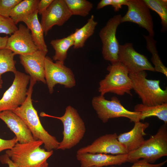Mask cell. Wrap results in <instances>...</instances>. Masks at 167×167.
Returning a JSON list of instances; mask_svg holds the SVG:
<instances>
[{
	"instance_id": "5bb4252c",
	"label": "cell",
	"mask_w": 167,
	"mask_h": 167,
	"mask_svg": "<svg viewBox=\"0 0 167 167\" xmlns=\"http://www.w3.org/2000/svg\"><path fill=\"white\" fill-rule=\"evenodd\" d=\"M72 16L64 0H53L41 15V24L45 35L54 26H62Z\"/></svg>"
},
{
	"instance_id": "4dcf8cb0",
	"label": "cell",
	"mask_w": 167,
	"mask_h": 167,
	"mask_svg": "<svg viewBox=\"0 0 167 167\" xmlns=\"http://www.w3.org/2000/svg\"><path fill=\"white\" fill-rule=\"evenodd\" d=\"M18 142L15 136L10 140H5L0 138V152L4 150L11 149Z\"/></svg>"
},
{
	"instance_id": "e575fe53",
	"label": "cell",
	"mask_w": 167,
	"mask_h": 167,
	"mask_svg": "<svg viewBox=\"0 0 167 167\" xmlns=\"http://www.w3.org/2000/svg\"><path fill=\"white\" fill-rule=\"evenodd\" d=\"M128 0H112L111 5L115 11H118L122 5H126Z\"/></svg>"
},
{
	"instance_id": "6da1fadb",
	"label": "cell",
	"mask_w": 167,
	"mask_h": 167,
	"mask_svg": "<svg viewBox=\"0 0 167 167\" xmlns=\"http://www.w3.org/2000/svg\"><path fill=\"white\" fill-rule=\"evenodd\" d=\"M30 84L28 91L27 98L24 102L13 111L24 121L31 131L35 140L42 141L46 151H50L57 149L59 144L56 138L51 135L46 131L42 125L34 107L31 98L33 87L36 81L30 79Z\"/></svg>"
},
{
	"instance_id": "ba28073f",
	"label": "cell",
	"mask_w": 167,
	"mask_h": 167,
	"mask_svg": "<svg viewBox=\"0 0 167 167\" xmlns=\"http://www.w3.org/2000/svg\"><path fill=\"white\" fill-rule=\"evenodd\" d=\"M14 74L15 78L12 85L0 99V112L13 111L21 105L27 98V87L30 80L29 75L19 71Z\"/></svg>"
},
{
	"instance_id": "f1b7e54d",
	"label": "cell",
	"mask_w": 167,
	"mask_h": 167,
	"mask_svg": "<svg viewBox=\"0 0 167 167\" xmlns=\"http://www.w3.org/2000/svg\"><path fill=\"white\" fill-rule=\"evenodd\" d=\"M18 28L10 17L0 15V34L11 35L18 30Z\"/></svg>"
},
{
	"instance_id": "4316f807",
	"label": "cell",
	"mask_w": 167,
	"mask_h": 167,
	"mask_svg": "<svg viewBox=\"0 0 167 167\" xmlns=\"http://www.w3.org/2000/svg\"><path fill=\"white\" fill-rule=\"evenodd\" d=\"M72 15L85 17L88 15L93 4L87 0H64Z\"/></svg>"
},
{
	"instance_id": "4fadbf2b",
	"label": "cell",
	"mask_w": 167,
	"mask_h": 167,
	"mask_svg": "<svg viewBox=\"0 0 167 167\" xmlns=\"http://www.w3.org/2000/svg\"><path fill=\"white\" fill-rule=\"evenodd\" d=\"M116 133L107 134L100 136L91 144L81 148L77 154L88 153L92 154H126L128 152L118 139Z\"/></svg>"
},
{
	"instance_id": "2e32d148",
	"label": "cell",
	"mask_w": 167,
	"mask_h": 167,
	"mask_svg": "<svg viewBox=\"0 0 167 167\" xmlns=\"http://www.w3.org/2000/svg\"><path fill=\"white\" fill-rule=\"evenodd\" d=\"M48 52L38 50L29 54L19 55L21 64L30 78L46 84L45 79V60Z\"/></svg>"
},
{
	"instance_id": "1f68e13d",
	"label": "cell",
	"mask_w": 167,
	"mask_h": 167,
	"mask_svg": "<svg viewBox=\"0 0 167 167\" xmlns=\"http://www.w3.org/2000/svg\"><path fill=\"white\" fill-rule=\"evenodd\" d=\"M167 162V160L157 164H151L147 163L142 160H139L134 163L130 167H162ZM111 167H115L112 166Z\"/></svg>"
},
{
	"instance_id": "f35d334b",
	"label": "cell",
	"mask_w": 167,
	"mask_h": 167,
	"mask_svg": "<svg viewBox=\"0 0 167 167\" xmlns=\"http://www.w3.org/2000/svg\"><path fill=\"white\" fill-rule=\"evenodd\" d=\"M91 167H98V166H92Z\"/></svg>"
},
{
	"instance_id": "484cf974",
	"label": "cell",
	"mask_w": 167,
	"mask_h": 167,
	"mask_svg": "<svg viewBox=\"0 0 167 167\" xmlns=\"http://www.w3.org/2000/svg\"><path fill=\"white\" fill-rule=\"evenodd\" d=\"M148 7L156 12L161 19V32H164L167 29V0H143Z\"/></svg>"
},
{
	"instance_id": "8d00e7d4",
	"label": "cell",
	"mask_w": 167,
	"mask_h": 167,
	"mask_svg": "<svg viewBox=\"0 0 167 167\" xmlns=\"http://www.w3.org/2000/svg\"><path fill=\"white\" fill-rule=\"evenodd\" d=\"M8 38L7 36L4 37L0 36V49L5 48Z\"/></svg>"
},
{
	"instance_id": "ffe728a7",
	"label": "cell",
	"mask_w": 167,
	"mask_h": 167,
	"mask_svg": "<svg viewBox=\"0 0 167 167\" xmlns=\"http://www.w3.org/2000/svg\"><path fill=\"white\" fill-rule=\"evenodd\" d=\"M37 10L23 21L29 29L32 40L39 50L48 52L44 38V32L38 17Z\"/></svg>"
},
{
	"instance_id": "d6a6232c",
	"label": "cell",
	"mask_w": 167,
	"mask_h": 167,
	"mask_svg": "<svg viewBox=\"0 0 167 167\" xmlns=\"http://www.w3.org/2000/svg\"><path fill=\"white\" fill-rule=\"evenodd\" d=\"M53 0H41L38 3L37 11L38 14L41 15L48 7Z\"/></svg>"
},
{
	"instance_id": "ac0fdd59",
	"label": "cell",
	"mask_w": 167,
	"mask_h": 167,
	"mask_svg": "<svg viewBox=\"0 0 167 167\" xmlns=\"http://www.w3.org/2000/svg\"><path fill=\"white\" fill-rule=\"evenodd\" d=\"M0 119L15 134L19 143H25L35 140L31 131L23 120L12 111L0 112Z\"/></svg>"
},
{
	"instance_id": "83f0119b",
	"label": "cell",
	"mask_w": 167,
	"mask_h": 167,
	"mask_svg": "<svg viewBox=\"0 0 167 167\" xmlns=\"http://www.w3.org/2000/svg\"><path fill=\"white\" fill-rule=\"evenodd\" d=\"M15 55L7 49H0V79H2L3 74L7 72L15 74L17 71L15 66L16 61L14 60Z\"/></svg>"
},
{
	"instance_id": "7402d4cb",
	"label": "cell",
	"mask_w": 167,
	"mask_h": 167,
	"mask_svg": "<svg viewBox=\"0 0 167 167\" xmlns=\"http://www.w3.org/2000/svg\"><path fill=\"white\" fill-rule=\"evenodd\" d=\"M134 111L140 113V120L155 116L164 121V124H167V103L152 106L138 104L135 106Z\"/></svg>"
},
{
	"instance_id": "3957f363",
	"label": "cell",
	"mask_w": 167,
	"mask_h": 167,
	"mask_svg": "<svg viewBox=\"0 0 167 167\" xmlns=\"http://www.w3.org/2000/svg\"><path fill=\"white\" fill-rule=\"evenodd\" d=\"M40 115L56 118L62 122L63 138L57 149H71L79 143L84 136L86 130L84 122L77 110L70 105L66 107L64 114L61 117L50 115L43 112Z\"/></svg>"
},
{
	"instance_id": "8fae6325",
	"label": "cell",
	"mask_w": 167,
	"mask_h": 167,
	"mask_svg": "<svg viewBox=\"0 0 167 167\" xmlns=\"http://www.w3.org/2000/svg\"><path fill=\"white\" fill-rule=\"evenodd\" d=\"M128 10L121 19V23L131 22L145 29L149 35H155L152 18L150 9L143 0H128Z\"/></svg>"
},
{
	"instance_id": "52a82bcc",
	"label": "cell",
	"mask_w": 167,
	"mask_h": 167,
	"mask_svg": "<svg viewBox=\"0 0 167 167\" xmlns=\"http://www.w3.org/2000/svg\"><path fill=\"white\" fill-rule=\"evenodd\" d=\"M92 103L98 118L104 123L108 122L110 119L121 117L129 118L131 122L134 123L140 120L139 112L127 109L116 96L108 100L104 96H95L93 98Z\"/></svg>"
},
{
	"instance_id": "8992f818",
	"label": "cell",
	"mask_w": 167,
	"mask_h": 167,
	"mask_svg": "<svg viewBox=\"0 0 167 167\" xmlns=\"http://www.w3.org/2000/svg\"><path fill=\"white\" fill-rule=\"evenodd\" d=\"M107 70L109 74L99 83L100 95L111 92L119 96L126 93L132 96V83L126 67L118 61L109 65Z\"/></svg>"
},
{
	"instance_id": "7a4b0ae2",
	"label": "cell",
	"mask_w": 167,
	"mask_h": 167,
	"mask_svg": "<svg viewBox=\"0 0 167 167\" xmlns=\"http://www.w3.org/2000/svg\"><path fill=\"white\" fill-rule=\"evenodd\" d=\"M43 144L39 140L25 143L18 142L5 152L19 167H48L47 160L53 154V151L41 148Z\"/></svg>"
},
{
	"instance_id": "836d02e7",
	"label": "cell",
	"mask_w": 167,
	"mask_h": 167,
	"mask_svg": "<svg viewBox=\"0 0 167 167\" xmlns=\"http://www.w3.org/2000/svg\"><path fill=\"white\" fill-rule=\"evenodd\" d=\"M0 162L2 164H6L9 167H19L14 163L9 156L6 154L0 156Z\"/></svg>"
},
{
	"instance_id": "d590c367",
	"label": "cell",
	"mask_w": 167,
	"mask_h": 167,
	"mask_svg": "<svg viewBox=\"0 0 167 167\" xmlns=\"http://www.w3.org/2000/svg\"><path fill=\"white\" fill-rule=\"evenodd\" d=\"M112 0H101L98 4L96 9L99 10L108 5H111Z\"/></svg>"
},
{
	"instance_id": "44dd1931",
	"label": "cell",
	"mask_w": 167,
	"mask_h": 167,
	"mask_svg": "<svg viewBox=\"0 0 167 167\" xmlns=\"http://www.w3.org/2000/svg\"><path fill=\"white\" fill-rule=\"evenodd\" d=\"M39 0H22L14 8L10 17L16 25L23 22L37 10Z\"/></svg>"
},
{
	"instance_id": "74e56055",
	"label": "cell",
	"mask_w": 167,
	"mask_h": 167,
	"mask_svg": "<svg viewBox=\"0 0 167 167\" xmlns=\"http://www.w3.org/2000/svg\"><path fill=\"white\" fill-rule=\"evenodd\" d=\"M3 81L2 79H0V89L2 88V84Z\"/></svg>"
},
{
	"instance_id": "277c9868",
	"label": "cell",
	"mask_w": 167,
	"mask_h": 167,
	"mask_svg": "<svg viewBox=\"0 0 167 167\" xmlns=\"http://www.w3.org/2000/svg\"><path fill=\"white\" fill-rule=\"evenodd\" d=\"M167 156V126L164 124L156 134L151 135L137 149L127 154V162L134 163L140 158L143 161L154 164L162 157Z\"/></svg>"
},
{
	"instance_id": "7c38bea8",
	"label": "cell",
	"mask_w": 167,
	"mask_h": 167,
	"mask_svg": "<svg viewBox=\"0 0 167 167\" xmlns=\"http://www.w3.org/2000/svg\"><path fill=\"white\" fill-rule=\"evenodd\" d=\"M118 56L119 62L126 67L129 73L143 71H155L154 67L147 57L137 52L132 43L120 45Z\"/></svg>"
},
{
	"instance_id": "d4e9b609",
	"label": "cell",
	"mask_w": 167,
	"mask_h": 167,
	"mask_svg": "<svg viewBox=\"0 0 167 167\" xmlns=\"http://www.w3.org/2000/svg\"><path fill=\"white\" fill-rule=\"evenodd\" d=\"M145 40L146 48L152 54L151 61L154 65L155 71L159 72L167 76V68L163 64L159 55L156 48V42L153 37L148 35H143Z\"/></svg>"
},
{
	"instance_id": "603a6c76",
	"label": "cell",
	"mask_w": 167,
	"mask_h": 167,
	"mask_svg": "<svg viewBox=\"0 0 167 167\" xmlns=\"http://www.w3.org/2000/svg\"><path fill=\"white\" fill-rule=\"evenodd\" d=\"M97 24V22L95 20L94 15H92L84 25L80 28L76 29L73 33L75 49L82 48L84 46L87 39L94 34Z\"/></svg>"
},
{
	"instance_id": "e0dca14e",
	"label": "cell",
	"mask_w": 167,
	"mask_h": 167,
	"mask_svg": "<svg viewBox=\"0 0 167 167\" xmlns=\"http://www.w3.org/2000/svg\"><path fill=\"white\" fill-rule=\"evenodd\" d=\"M76 157L80 162V167L119 165L127 161V154L112 155L85 153L77 154Z\"/></svg>"
},
{
	"instance_id": "cb8c5ba5",
	"label": "cell",
	"mask_w": 167,
	"mask_h": 167,
	"mask_svg": "<svg viewBox=\"0 0 167 167\" xmlns=\"http://www.w3.org/2000/svg\"><path fill=\"white\" fill-rule=\"evenodd\" d=\"M50 44L55 50L53 59L64 62L66 58L67 52L71 47L74 46L73 33L66 37L51 40Z\"/></svg>"
},
{
	"instance_id": "f546056e",
	"label": "cell",
	"mask_w": 167,
	"mask_h": 167,
	"mask_svg": "<svg viewBox=\"0 0 167 167\" xmlns=\"http://www.w3.org/2000/svg\"><path fill=\"white\" fill-rule=\"evenodd\" d=\"M22 0H0V15L9 17L13 9Z\"/></svg>"
},
{
	"instance_id": "5b68a950",
	"label": "cell",
	"mask_w": 167,
	"mask_h": 167,
	"mask_svg": "<svg viewBox=\"0 0 167 167\" xmlns=\"http://www.w3.org/2000/svg\"><path fill=\"white\" fill-rule=\"evenodd\" d=\"M132 88L141 99L142 103L148 106L167 103V89H162L159 80L148 79L145 71L129 73Z\"/></svg>"
},
{
	"instance_id": "9c48e42d",
	"label": "cell",
	"mask_w": 167,
	"mask_h": 167,
	"mask_svg": "<svg viewBox=\"0 0 167 167\" xmlns=\"http://www.w3.org/2000/svg\"><path fill=\"white\" fill-rule=\"evenodd\" d=\"M45 79L49 93L54 92L55 86L59 84L66 88H71L76 84L74 75L72 70L64 65V62L58 61L55 62L49 57L45 60Z\"/></svg>"
},
{
	"instance_id": "d6986e66",
	"label": "cell",
	"mask_w": 167,
	"mask_h": 167,
	"mask_svg": "<svg viewBox=\"0 0 167 167\" xmlns=\"http://www.w3.org/2000/svg\"><path fill=\"white\" fill-rule=\"evenodd\" d=\"M133 128L128 132L118 135V139L124 147L128 153L138 149L145 141V131L149 126L147 122H135Z\"/></svg>"
},
{
	"instance_id": "9a60e30c",
	"label": "cell",
	"mask_w": 167,
	"mask_h": 167,
	"mask_svg": "<svg viewBox=\"0 0 167 167\" xmlns=\"http://www.w3.org/2000/svg\"><path fill=\"white\" fill-rule=\"evenodd\" d=\"M5 48L15 55H24L32 54L38 50L29 29L20 24L16 31L8 37Z\"/></svg>"
},
{
	"instance_id": "30bf717a",
	"label": "cell",
	"mask_w": 167,
	"mask_h": 167,
	"mask_svg": "<svg viewBox=\"0 0 167 167\" xmlns=\"http://www.w3.org/2000/svg\"><path fill=\"white\" fill-rule=\"evenodd\" d=\"M122 17L120 14H118L109 19L99 32L102 44L103 57L111 64L119 61L118 54L120 45L116 33L117 28L121 23Z\"/></svg>"
}]
</instances>
